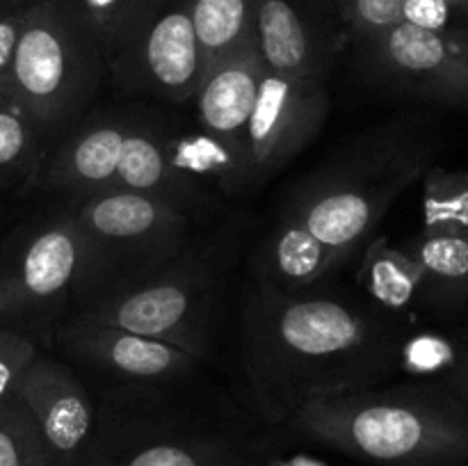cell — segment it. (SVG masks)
Listing matches in <instances>:
<instances>
[{
    "label": "cell",
    "instance_id": "7c38bea8",
    "mask_svg": "<svg viewBox=\"0 0 468 466\" xmlns=\"http://www.w3.org/2000/svg\"><path fill=\"white\" fill-rule=\"evenodd\" d=\"M53 338L59 352L76 364L133 384L176 382L204 361L174 343L76 315L64 318Z\"/></svg>",
    "mask_w": 468,
    "mask_h": 466
},
{
    "label": "cell",
    "instance_id": "3957f363",
    "mask_svg": "<svg viewBox=\"0 0 468 466\" xmlns=\"http://www.w3.org/2000/svg\"><path fill=\"white\" fill-rule=\"evenodd\" d=\"M288 423L373 464L462 466L468 460V400L443 382L315 396Z\"/></svg>",
    "mask_w": 468,
    "mask_h": 466
},
{
    "label": "cell",
    "instance_id": "44dd1931",
    "mask_svg": "<svg viewBox=\"0 0 468 466\" xmlns=\"http://www.w3.org/2000/svg\"><path fill=\"white\" fill-rule=\"evenodd\" d=\"M48 155L35 119L7 85H0V187H32Z\"/></svg>",
    "mask_w": 468,
    "mask_h": 466
},
{
    "label": "cell",
    "instance_id": "ba28073f",
    "mask_svg": "<svg viewBox=\"0 0 468 466\" xmlns=\"http://www.w3.org/2000/svg\"><path fill=\"white\" fill-rule=\"evenodd\" d=\"M105 73L126 94L186 103L204 76V58L190 0H149L126 39L105 62Z\"/></svg>",
    "mask_w": 468,
    "mask_h": 466
},
{
    "label": "cell",
    "instance_id": "d6a6232c",
    "mask_svg": "<svg viewBox=\"0 0 468 466\" xmlns=\"http://www.w3.org/2000/svg\"><path fill=\"white\" fill-rule=\"evenodd\" d=\"M443 35H446L448 44L468 62V26H451Z\"/></svg>",
    "mask_w": 468,
    "mask_h": 466
},
{
    "label": "cell",
    "instance_id": "ffe728a7",
    "mask_svg": "<svg viewBox=\"0 0 468 466\" xmlns=\"http://www.w3.org/2000/svg\"><path fill=\"white\" fill-rule=\"evenodd\" d=\"M423 274L420 297L439 309L468 302V233L423 231L407 247Z\"/></svg>",
    "mask_w": 468,
    "mask_h": 466
},
{
    "label": "cell",
    "instance_id": "d6986e66",
    "mask_svg": "<svg viewBox=\"0 0 468 466\" xmlns=\"http://www.w3.org/2000/svg\"><path fill=\"white\" fill-rule=\"evenodd\" d=\"M356 281L370 304L391 315L410 311L423 291V274L414 256L407 249H396L387 238L378 236L364 245Z\"/></svg>",
    "mask_w": 468,
    "mask_h": 466
},
{
    "label": "cell",
    "instance_id": "9a60e30c",
    "mask_svg": "<svg viewBox=\"0 0 468 466\" xmlns=\"http://www.w3.org/2000/svg\"><path fill=\"white\" fill-rule=\"evenodd\" d=\"M265 69L268 64L251 35L206 69L195 94L201 131L218 137L245 160L247 126Z\"/></svg>",
    "mask_w": 468,
    "mask_h": 466
},
{
    "label": "cell",
    "instance_id": "f1b7e54d",
    "mask_svg": "<svg viewBox=\"0 0 468 466\" xmlns=\"http://www.w3.org/2000/svg\"><path fill=\"white\" fill-rule=\"evenodd\" d=\"M39 352V341L18 329L0 327V405L16 396L27 365Z\"/></svg>",
    "mask_w": 468,
    "mask_h": 466
},
{
    "label": "cell",
    "instance_id": "9c48e42d",
    "mask_svg": "<svg viewBox=\"0 0 468 466\" xmlns=\"http://www.w3.org/2000/svg\"><path fill=\"white\" fill-rule=\"evenodd\" d=\"M364 76L402 96L468 110V62L443 32L407 21L352 44Z\"/></svg>",
    "mask_w": 468,
    "mask_h": 466
},
{
    "label": "cell",
    "instance_id": "836d02e7",
    "mask_svg": "<svg viewBox=\"0 0 468 466\" xmlns=\"http://www.w3.org/2000/svg\"><path fill=\"white\" fill-rule=\"evenodd\" d=\"M468 0H457V12H466Z\"/></svg>",
    "mask_w": 468,
    "mask_h": 466
},
{
    "label": "cell",
    "instance_id": "ac0fdd59",
    "mask_svg": "<svg viewBox=\"0 0 468 466\" xmlns=\"http://www.w3.org/2000/svg\"><path fill=\"white\" fill-rule=\"evenodd\" d=\"M160 140L169 163L208 192L219 190L224 195H238L251 187L245 155L201 128L195 132H174L163 126Z\"/></svg>",
    "mask_w": 468,
    "mask_h": 466
},
{
    "label": "cell",
    "instance_id": "8992f818",
    "mask_svg": "<svg viewBox=\"0 0 468 466\" xmlns=\"http://www.w3.org/2000/svg\"><path fill=\"white\" fill-rule=\"evenodd\" d=\"M105 76L94 41L50 0H30L7 87L35 119L46 146H58L82 122Z\"/></svg>",
    "mask_w": 468,
    "mask_h": 466
},
{
    "label": "cell",
    "instance_id": "30bf717a",
    "mask_svg": "<svg viewBox=\"0 0 468 466\" xmlns=\"http://www.w3.org/2000/svg\"><path fill=\"white\" fill-rule=\"evenodd\" d=\"M329 114L327 80L265 69L247 126L250 183L268 181L306 149Z\"/></svg>",
    "mask_w": 468,
    "mask_h": 466
},
{
    "label": "cell",
    "instance_id": "4dcf8cb0",
    "mask_svg": "<svg viewBox=\"0 0 468 466\" xmlns=\"http://www.w3.org/2000/svg\"><path fill=\"white\" fill-rule=\"evenodd\" d=\"M452 12L448 0H402V21L432 32H446Z\"/></svg>",
    "mask_w": 468,
    "mask_h": 466
},
{
    "label": "cell",
    "instance_id": "cb8c5ba5",
    "mask_svg": "<svg viewBox=\"0 0 468 466\" xmlns=\"http://www.w3.org/2000/svg\"><path fill=\"white\" fill-rule=\"evenodd\" d=\"M423 231L468 233V172L441 167L425 172Z\"/></svg>",
    "mask_w": 468,
    "mask_h": 466
},
{
    "label": "cell",
    "instance_id": "4316f807",
    "mask_svg": "<svg viewBox=\"0 0 468 466\" xmlns=\"http://www.w3.org/2000/svg\"><path fill=\"white\" fill-rule=\"evenodd\" d=\"M218 446L199 441H160L140 448L119 466H229Z\"/></svg>",
    "mask_w": 468,
    "mask_h": 466
},
{
    "label": "cell",
    "instance_id": "8d00e7d4",
    "mask_svg": "<svg viewBox=\"0 0 468 466\" xmlns=\"http://www.w3.org/2000/svg\"><path fill=\"white\" fill-rule=\"evenodd\" d=\"M464 14H466V16H468V9H466V12H464Z\"/></svg>",
    "mask_w": 468,
    "mask_h": 466
},
{
    "label": "cell",
    "instance_id": "277c9868",
    "mask_svg": "<svg viewBox=\"0 0 468 466\" xmlns=\"http://www.w3.org/2000/svg\"><path fill=\"white\" fill-rule=\"evenodd\" d=\"M71 210L80 240L71 313L142 283L195 238L186 210L122 187L71 199Z\"/></svg>",
    "mask_w": 468,
    "mask_h": 466
},
{
    "label": "cell",
    "instance_id": "1f68e13d",
    "mask_svg": "<svg viewBox=\"0 0 468 466\" xmlns=\"http://www.w3.org/2000/svg\"><path fill=\"white\" fill-rule=\"evenodd\" d=\"M451 388H455L460 396H464L468 400V336L462 338V361H460V368H457L455 377L451 379L448 384Z\"/></svg>",
    "mask_w": 468,
    "mask_h": 466
},
{
    "label": "cell",
    "instance_id": "7402d4cb",
    "mask_svg": "<svg viewBox=\"0 0 468 466\" xmlns=\"http://www.w3.org/2000/svg\"><path fill=\"white\" fill-rule=\"evenodd\" d=\"M204 71L254 35V0H190Z\"/></svg>",
    "mask_w": 468,
    "mask_h": 466
},
{
    "label": "cell",
    "instance_id": "e575fe53",
    "mask_svg": "<svg viewBox=\"0 0 468 466\" xmlns=\"http://www.w3.org/2000/svg\"><path fill=\"white\" fill-rule=\"evenodd\" d=\"M448 3H451V5H452V7H455V9H457V0H448Z\"/></svg>",
    "mask_w": 468,
    "mask_h": 466
},
{
    "label": "cell",
    "instance_id": "6da1fadb",
    "mask_svg": "<svg viewBox=\"0 0 468 466\" xmlns=\"http://www.w3.org/2000/svg\"><path fill=\"white\" fill-rule=\"evenodd\" d=\"M398 324L366 300L256 281L242 306V370L256 407L282 423L315 396L379 387L400 373Z\"/></svg>",
    "mask_w": 468,
    "mask_h": 466
},
{
    "label": "cell",
    "instance_id": "5bb4252c",
    "mask_svg": "<svg viewBox=\"0 0 468 466\" xmlns=\"http://www.w3.org/2000/svg\"><path fill=\"white\" fill-rule=\"evenodd\" d=\"M140 119L142 114L119 112V110L96 112L82 119L46 155L32 187L71 199L114 187V176L128 135Z\"/></svg>",
    "mask_w": 468,
    "mask_h": 466
},
{
    "label": "cell",
    "instance_id": "2e32d148",
    "mask_svg": "<svg viewBox=\"0 0 468 466\" xmlns=\"http://www.w3.org/2000/svg\"><path fill=\"white\" fill-rule=\"evenodd\" d=\"M160 132H163V123L142 114L137 126L128 135L117 176H114V187L155 196L197 217L210 204V192L169 163Z\"/></svg>",
    "mask_w": 468,
    "mask_h": 466
},
{
    "label": "cell",
    "instance_id": "83f0119b",
    "mask_svg": "<svg viewBox=\"0 0 468 466\" xmlns=\"http://www.w3.org/2000/svg\"><path fill=\"white\" fill-rule=\"evenodd\" d=\"M350 44L370 39L378 32L402 21V0H334Z\"/></svg>",
    "mask_w": 468,
    "mask_h": 466
},
{
    "label": "cell",
    "instance_id": "5b68a950",
    "mask_svg": "<svg viewBox=\"0 0 468 466\" xmlns=\"http://www.w3.org/2000/svg\"><path fill=\"white\" fill-rule=\"evenodd\" d=\"M242 227L233 219L190 245L137 286L69 315L160 338L204 359L215 309L236 265ZM67 315V318H69Z\"/></svg>",
    "mask_w": 468,
    "mask_h": 466
},
{
    "label": "cell",
    "instance_id": "f546056e",
    "mask_svg": "<svg viewBox=\"0 0 468 466\" xmlns=\"http://www.w3.org/2000/svg\"><path fill=\"white\" fill-rule=\"evenodd\" d=\"M30 0H0V85H7L14 48L21 35Z\"/></svg>",
    "mask_w": 468,
    "mask_h": 466
},
{
    "label": "cell",
    "instance_id": "4fadbf2b",
    "mask_svg": "<svg viewBox=\"0 0 468 466\" xmlns=\"http://www.w3.org/2000/svg\"><path fill=\"white\" fill-rule=\"evenodd\" d=\"M16 397L39 425L53 464H80L94 437L96 411L90 391L71 365L39 352L27 365Z\"/></svg>",
    "mask_w": 468,
    "mask_h": 466
},
{
    "label": "cell",
    "instance_id": "52a82bcc",
    "mask_svg": "<svg viewBox=\"0 0 468 466\" xmlns=\"http://www.w3.org/2000/svg\"><path fill=\"white\" fill-rule=\"evenodd\" d=\"M80 240L67 208L12 236L0 251V327L35 341L71 313Z\"/></svg>",
    "mask_w": 468,
    "mask_h": 466
},
{
    "label": "cell",
    "instance_id": "e0dca14e",
    "mask_svg": "<svg viewBox=\"0 0 468 466\" xmlns=\"http://www.w3.org/2000/svg\"><path fill=\"white\" fill-rule=\"evenodd\" d=\"M347 260L350 256L323 245L300 222L279 215L256 247L254 274L259 283L282 291H304L336 272Z\"/></svg>",
    "mask_w": 468,
    "mask_h": 466
},
{
    "label": "cell",
    "instance_id": "603a6c76",
    "mask_svg": "<svg viewBox=\"0 0 468 466\" xmlns=\"http://www.w3.org/2000/svg\"><path fill=\"white\" fill-rule=\"evenodd\" d=\"M96 44L108 62L149 0H50Z\"/></svg>",
    "mask_w": 468,
    "mask_h": 466
},
{
    "label": "cell",
    "instance_id": "d4e9b609",
    "mask_svg": "<svg viewBox=\"0 0 468 466\" xmlns=\"http://www.w3.org/2000/svg\"><path fill=\"white\" fill-rule=\"evenodd\" d=\"M0 466H55L39 425L16 396L0 405Z\"/></svg>",
    "mask_w": 468,
    "mask_h": 466
},
{
    "label": "cell",
    "instance_id": "7a4b0ae2",
    "mask_svg": "<svg viewBox=\"0 0 468 466\" xmlns=\"http://www.w3.org/2000/svg\"><path fill=\"white\" fill-rule=\"evenodd\" d=\"M434 151L437 140L423 119H391L288 187L282 215L352 259L375 236L393 201L425 176Z\"/></svg>",
    "mask_w": 468,
    "mask_h": 466
},
{
    "label": "cell",
    "instance_id": "484cf974",
    "mask_svg": "<svg viewBox=\"0 0 468 466\" xmlns=\"http://www.w3.org/2000/svg\"><path fill=\"white\" fill-rule=\"evenodd\" d=\"M462 361V341L439 336V334H419L402 341L400 373L411 375L423 382L451 384Z\"/></svg>",
    "mask_w": 468,
    "mask_h": 466
},
{
    "label": "cell",
    "instance_id": "8fae6325",
    "mask_svg": "<svg viewBox=\"0 0 468 466\" xmlns=\"http://www.w3.org/2000/svg\"><path fill=\"white\" fill-rule=\"evenodd\" d=\"M254 37L268 69L315 80L350 44L334 0H254Z\"/></svg>",
    "mask_w": 468,
    "mask_h": 466
},
{
    "label": "cell",
    "instance_id": "d590c367",
    "mask_svg": "<svg viewBox=\"0 0 468 466\" xmlns=\"http://www.w3.org/2000/svg\"><path fill=\"white\" fill-rule=\"evenodd\" d=\"M229 466H238V464H233V461H231V464H229ZM245 466H251V464H245Z\"/></svg>",
    "mask_w": 468,
    "mask_h": 466
}]
</instances>
